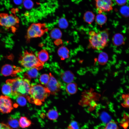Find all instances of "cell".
Masks as SVG:
<instances>
[{"instance_id":"6da1fadb","label":"cell","mask_w":129,"mask_h":129,"mask_svg":"<svg viewBox=\"0 0 129 129\" xmlns=\"http://www.w3.org/2000/svg\"><path fill=\"white\" fill-rule=\"evenodd\" d=\"M29 81L20 77L7 80L6 83L9 85L12 89L11 98L16 99L18 96L22 95L27 98L29 95L31 86Z\"/></svg>"},{"instance_id":"7a4b0ae2","label":"cell","mask_w":129,"mask_h":129,"mask_svg":"<svg viewBox=\"0 0 129 129\" xmlns=\"http://www.w3.org/2000/svg\"><path fill=\"white\" fill-rule=\"evenodd\" d=\"M50 94L49 91L45 86L40 84L31 85L27 99L30 103L40 106Z\"/></svg>"},{"instance_id":"3957f363","label":"cell","mask_w":129,"mask_h":129,"mask_svg":"<svg viewBox=\"0 0 129 129\" xmlns=\"http://www.w3.org/2000/svg\"><path fill=\"white\" fill-rule=\"evenodd\" d=\"M89 46L98 50L104 48L108 45L109 33L107 29L96 33L91 31L89 33Z\"/></svg>"},{"instance_id":"277c9868","label":"cell","mask_w":129,"mask_h":129,"mask_svg":"<svg viewBox=\"0 0 129 129\" xmlns=\"http://www.w3.org/2000/svg\"><path fill=\"white\" fill-rule=\"evenodd\" d=\"M19 62L27 69L35 68L38 70L43 68L44 65L39 61L34 54L27 50L23 51L20 59Z\"/></svg>"},{"instance_id":"5b68a950","label":"cell","mask_w":129,"mask_h":129,"mask_svg":"<svg viewBox=\"0 0 129 129\" xmlns=\"http://www.w3.org/2000/svg\"><path fill=\"white\" fill-rule=\"evenodd\" d=\"M48 31V28L45 23H32L27 29L26 38L29 40L32 38L40 37Z\"/></svg>"},{"instance_id":"8992f818","label":"cell","mask_w":129,"mask_h":129,"mask_svg":"<svg viewBox=\"0 0 129 129\" xmlns=\"http://www.w3.org/2000/svg\"><path fill=\"white\" fill-rule=\"evenodd\" d=\"M19 22V19L15 14L10 15L5 13H0V26L8 29L15 28Z\"/></svg>"},{"instance_id":"52a82bcc","label":"cell","mask_w":129,"mask_h":129,"mask_svg":"<svg viewBox=\"0 0 129 129\" xmlns=\"http://www.w3.org/2000/svg\"><path fill=\"white\" fill-rule=\"evenodd\" d=\"M13 109L12 102L9 97L0 96V112L3 114L10 113Z\"/></svg>"},{"instance_id":"ba28073f","label":"cell","mask_w":129,"mask_h":129,"mask_svg":"<svg viewBox=\"0 0 129 129\" xmlns=\"http://www.w3.org/2000/svg\"><path fill=\"white\" fill-rule=\"evenodd\" d=\"M96 9L99 14L102 12H109L113 9L112 0H95Z\"/></svg>"},{"instance_id":"9c48e42d","label":"cell","mask_w":129,"mask_h":129,"mask_svg":"<svg viewBox=\"0 0 129 129\" xmlns=\"http://www.w3.org/2000/svg\"><path fill=\"white\" fill-rule=\"evenodd\" d=\"M23 70V69L19 67L9 64H5L2 67L1 72L3 75L5 76L11 75L15 76L17 73Z\"/></svg>"},{"instance_id":"30bf717a","label":"cell","mask_w":129,"mask_h":129,"mask_svg":"<svg viewBox=\"0 0 129 129\" xmlns=\"http://www.w3.org/2000/svg\"><path fill=\"white\" fill-rule=\"evenodd\" d=\"M50 79L48 84L45 86L49 91L50 94L56 95L60 90L61 85L51 73H49Z\"/></svg>"},{"instance_id":"8fae6325","label":"cell","mask_w":129,"mask_h":129,"mask_svg":"<svg viewBox=\"0 0 129 129\" xmlns=\"http://www.w3.org/2000/svg\"><path fill=\"white\" fill-rule=\"evenodd\" d=\"M61 76L64 81L68 83L72 82L75 78L74 74L70 70L66 71L62 73Z\"/></svg>"},{"instance_id":"7c38bea8","label":"cell","mask_w":129,"mask_h":129,"mask_svg":"<svg viewBox=\"0 0 129 129\" xmlns=\"http://www.w3.org/2000/svg\"><path fill=\"white\" fill-rule=\"evenodd\" d=\"M23 75L24 78L30 81L31 80L36 78L38 75V70L36 68L27 69Z\"/></svg>"},{"instance_id":"4fadbf2b","label":"cell","mask_w":129,"mask_h":129,"mask_svg":"<svg viewBox=\"0 0 129 129\" xmlns=\"http://www.w3.org/2000/svg\"><path fill=\"white\" fill-rule=\"evenodd\" d=\"M112 40L113 44L116 46L121 45L125 43L124 37L120 33L115 34L113 36Z\"/></svg>"},{"instance_id":"5bb4252c","label":"cell","mask_w":129,"mask_h":129,"mask_svg":"<svg viewBox=\"0 0 129 129\" xmlns=\"http://www.w3.org/2000/svg\"><path fill=\"white\" fill-rule=\"evenodd\" d=\"M49 56L47 51L45 49H42L38 53L37 57L39 61L44 64L48 60Z\"/></svg>"},{"instance_id":"9a60e30c","label":"cell","mask_w":129,"mask_h":129,"mask_svg":"<svg viewBox=\"0 0 129 129\" xmlns=\"http://www.w3.org/2000/svg\"><path fill=\"white\" fill-rule=\"evenodd\" d=\"M20 127L24 129L30 127L32 124L31 121L25 116H22L19 121Z\"/></svg>"},{"instance_id":"2e32d148","label":"cell","mask_w":129,"mask_h":129,"mask_svg":"<svg viewBox=\"0 0 129 129\" xmlns=\"http://www.w3.org/2000/svg\"><path fill=\"white\" fill-rule=\"evenodd\" d=\"M66 90L67 92L70 94H75L77 91V84L74 82L68 83L66 86Z\"/></svg>"},{"instance_id":"e0dca14e","label":"cell","mask_w":129,"mask_h":129,"mask_svg":"<svg viewBox=\"0 0 129 129\" xmlns=\"http://www.w3.org/2000/svg\"><path fill=\"white\" fill-rule=\"evenodd\" d=\"M95 17V15L92 12L88 11L84 14L83 18L86 22L89 24H91L94 20Z\"/></svg>"},{"instance_id":"ac0fdd59","label":"cell","mask_w":129,"mask_h":129,"mask_svg":"<svg viewBox=\"0 0 129 129\" xmlns=\"http://www.w3.org/2000/svg\"><path fill=\"white\" fill-rule=\"evenodd\" d=\"M69 50L66 47H62L58 50V53L61 59L64 60L69 57Z\"/></svg>"},{"instance_id":"d6986e66","label":"cell","mask_w":129,"mask_h":129,"mask_svg":"<svg viewBox=\"0 0 129 129\" xmlns=\"http://www.w3.org/2000/svg\"><path fill=\"white\" fill-rule=\"evenodd\" d=\"M107 20L106 16L101 13L97 15L95 18V21L96 23L100 26L104 24L106 22Z\"/></svg>"},{"instance_id":"ffe728a7","label":"cell","mask_w":129,"mask_h":129,"mask_svg":"<svg viewBox=\"0 0 129 129\" xmlns=\"http://www.w3.org/2000/svg\"><path fill=\"white\" fill-rule=\"evenodd\" d=\"M108 59V56L106 53L102 52L100 53L98 56V61L100 64H105L107 62Z\"/></svg>"},{"instance_id":"44dd1931","label":"cell","mask_w":129,"mask_h":129,"mask_svg":"<svg viewBox=\"0 0 129 129\" xmlns=\"http://www.w3.org/2000/svg\"><path fill=\"white\" fill-rule=\"evenodd\" d=\"M46 116L50 120H55L58 117V113L57 111L55 109H50L48 111L46 114Z\"/></svg>"},{"instance_id":"7402d4cb","label":"cell","mask_w":129,"mask_h":129,"mask_svg":"<svg viewBox=\"0 0 129 129\" xmlns=\"http://www.w3.org/2000/svg\"><path fill=\"white\" fill-rule=\"evenodd\" d=\"M2 91L4 95L11 97L12 90L9 85L6 83L3 85L2 88Z\"/></svg>"},{"instance_id":"603a6c76","label":"cell","mask_w":129,"mask_h":129,"mask_svg":"<svg viewBox=\"0 0 129 129\" xmlns=\"http://www.w3.org/2000/svg\"><path fill=\"white\" fill-rule=\"evenodd\" d=\"M122 98L123 101L121 105L125 108H129V93L123 94Z\"/></svg>"},{"instance_id":"cb8c5ba5","label":"cell","mask_w":129,"mask_h":129,"mask_svg":"<svg viewBox=\"0 0 129 129\" xmlns=\"http://www.w3.org/2000/svg\"><path fill=\"white\" fill-rule=\"evenodd\" d=\"M8 124L12 128L17 129L19 127V121L16 119L9 118L8 120Z\"/></svg>"},{"instance_id":"d4e9b609","label":"cell","mask_w":129,"mask_h":129,"mask_svg":"<svg viewBox=\"0 0 129 129\" xmlns=\"http://www.w3.org/2000/svg\"><path fill=\"white\" fill-rule=\"evenodd\" d=\"M50 78L49 75L46 74H43L40 76L39 81L42 85L45 86L48 82Z\"/></svg>"},{"instance_id":"484cf974","label":"cell","mask_w":129,"mask_h":129,"mask_svg":"<svg viewBox=\"0 0 129 129\" xmlns=\"http://www.w3.org/2000/svg\"><path fill=\"white\" fill-rule=\"evenodd\" d=\"M26 97L24 96L20 95L18 96L16 98L17 103L20 106H25L27 103Z\"/></svg>"},{"instance_id":"4316f807","label":"cell","mask_w":129,"mask_h":129,"mask_svg":"<svg viewBox=\"0 0 129 129\" xmlns=\"http://www.w3.org/2000/svg\"><path fill=\"white\" fill-rule=\"evenodd\" d=\"M103 129H119L117 123L111 121L108 122Z\"/></svg>"},{"instance_id":"83f0119b","label":"cell","mask_w":129,"mask_h":129,"mask_svg":"<svg viewBox=\"0 0 129 129\" xmlns=\"http://www.w3.org/2000/svg\"><path fill=\"white\" fill-rule=\"evenodd\" d=\"M120 12L122 15L124 17L129 16V7L127 6H123L121 7Z\"/></svg>"},{"instance_id":"f1b7e54d","label":"cell","mask_w":129,"mask_h":129,"mask_svg":"<svg viewBox=\"0 0 129 129\" xmlns=\"http://www.w3.org/2000/svg\"><path fill=\"white\" fill-rule=\"evenodd\" d=\"M23 3L25 8L27 9H32L34 5L33 2L31 0H24Z\"/></svg>"},{"instance_id":"f546056e","label":"cell","mask_w":129,"mask_h":129,"mask_svg":"<svg viewBox=\"0 0 129 129\" xmlns=\"http://www.w3.org/2000/svg\"><path fill=\"white\" fill-rule=\"evenodd\" d=\"M79 127L77 123L75 121H71L68 126L67 129H79Z\"/></svg>"},{"instance_id":"4dcf8cb0","label":"cell","mask_w":129,"mask_h":129,"mask_svg":"<svg viewBox=\"0 0 129 129\" xmlns=\"http://www.w3.org/2000/svg\"><path fill=\"white\" fill-rule=\"evenodd\" d=\"M61 34L60 32L58 29H55L53 30L51 33V36L53 38H59Z\"/></svg>"},{"instance_id":"1f68e13d","label":"cell","mask_w":129,"mask_h":129,"mask_svg":"<svg viewBox=\"0 0 129 129\" xmlns=\"http://www.w3.org/2000/svg\"><path fill=\"white\" fill-rule=\"evenodd\" d=\"M0 129H13L8 124L4 123H0Z\"/></svg>"},{"instance_id":"d6a6232c","label":"cell","mask_w":129,"mask_h":129,"mask_svg":"<svg viewBox=\"0 0 129 129\" xmlns=\"http://www.w3.org/2000/svg\"><path fill=\"white\" fill-rule=\"evenodd\" d=\"M60 22H61L62 24L61 26L63 27H66L68 25V22L64 18H61L60 20Z\"/></svg>"},{"instance_id":"836d02e7","label":"cell","mask_w":129,"mask_h":129,"mask_svg":"<svg viewBox=\"0 0 129 129\" xmlns=\"http://www.w3.org/2000/svg\"><path fill=\"white\" fill-rule=\"evenodd\" d=\"M115 2L119 5H123L126 3L127 0H114Z\"/></svg>"},{"instance_id":"e575fe53","label":"cell","mask_w":129,"mask_h":129,"mask_svg":"<svg viewBox=\"0 0 129 129\" xmlns=\"http://www.w3.org/2000/svg\"><path fill=\"white\" fill-rule=\"evenodd\" d=\"M23 0H14L15 3L16 5L20 4L23 1Z\"/></svg>"}]
</instances>
